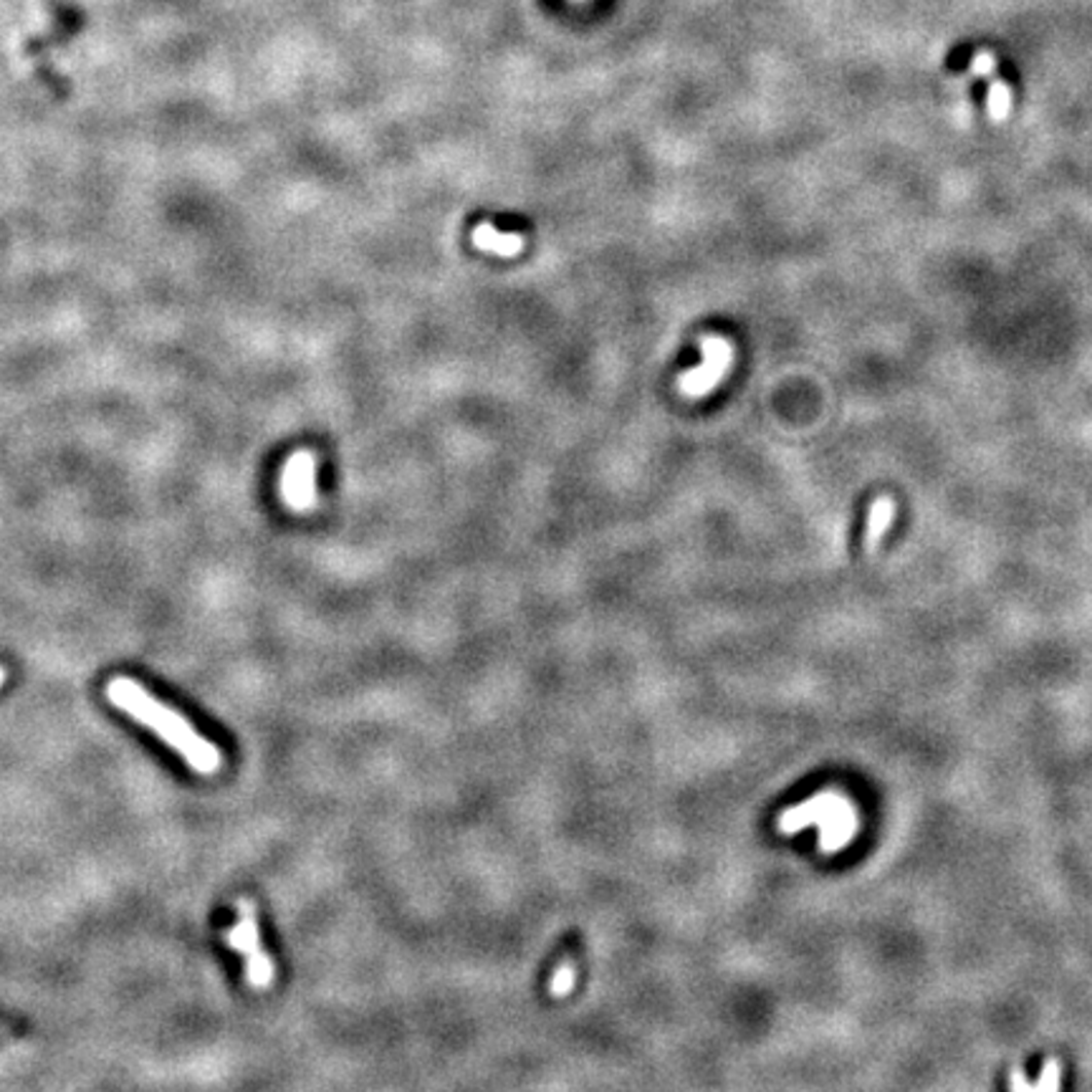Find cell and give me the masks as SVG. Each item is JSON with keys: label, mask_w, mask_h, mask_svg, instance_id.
<instances>
[{"label": "cell", "mask_w": 1092, "mask_h": 1092, "mask_svg": "<svg viewBox=\"0 0 1092 1092\" xmlns=\"http://www.w3.org/2000/svg\"><path fill=\"white\" fill-rule=\"evenodd\" d=\"M5 678H8V670H5V667L0 665V686H3V683H5Z\"/></svg>", "instance_id": "7c38bea8"}, {"label": "cell", "mask_w": 1092, "mask_h": 1092, "mask_svg": "<svg viewBox=\"0 0 1092 1092\" xmlns=\"http://www.w3.org/2000/svg\"><path fill=\"white\" fill-rule=\"evenodd\" d=\"M809 825L820 827V852L835 854L854 840L860 820L854 804L837 792L814 794L802 804L785 809L776 820L781 835H797Z\"/></svg>", "instance_id": "7a4b0ae2"}, {"label": "cell", "mask_w": 1092, "mask_h": 1092, "mask_svg": "<svg viewBox=\"0 0 1092 1092\" xmlns=\"http://www.w3.org/2000/svg\"><path fill=\"white\" fill-rule=\"evenodd\" d=\"M314 458L308 453H296L286 463L284 478H281V494L286 504L294 511H308L317 504V483H314Z\"/></svg>", "instance_id": "5b68a950"}, {"label": "cell", "mask_w": 1092, "mask_h": 1092, "mask_svg": "<svg viewBox=\"0 0 1092 1092\" xmlns=\"http://www.w3.org/2000/svg\"><path fill=\"white\" fill-rule=\"evenodd\" d=\"M700 357L698 367H693L691 372H683L678 377V390L686 397H705L714 393L716 385L721 383V377L731 369L733 362V344L724 336H703L700 341Z\"/></svg>", "instance_id": "277c9868"}, {"label": "cell", "mask_w": 1092, "mask_h": 1092, "mask_svg": "<svg viewBox=\"0 0 1092 1092\" xmlns=\"http://www.w3.org/2000/svg\"><path fill=\"white\" fill-rule=\"evenodd\" d=\"M1012 112V89L1002 79H994L989 86V114L996 121L1007 119Z\"/></svg>", "instance_id": "9c48e42d"}, {"label": "cell", "mask_w": 1092, "mask_h": 1092, "mask_svg": "<svg viewBox=\"0 0 1092 1092\" xmlns=\"http://www.w3.org/2000/svg\"><path fill=\"white\" fill-rule=\"evenodd\" d=\"M971 71H974L976 76H994L996 74V57L991 51H979L974 57V61H971Z\"/></svg>", "instance_id": "8fae6325"}, {"label": "cell", "mask_w": 1092, "mask_h": 1092, "mask_svg": "<svg viewBox=\"0 0 1092 1092\" xmlns=\"http://www.w3.org/2000/svg\"><path fill=\"white\" fill-rule=\"evenodd\" d=\"M473 243H476L481 251L496 253V256L511 258L516 253H521L523 239L518 233H499L490 223H481L473 230Z\"/></svg>", "instance_id": "8992f818"}, {"label": "cell", "mask_w": 1092, "mask_h": 1092, "mask_svg": "<svg viewBox=\"0 0 1092 1092\" xmlns=\"http://www.w3.org/2000/svg\"><path fill=\"white\" fill-rule=\"evenodd\" d=\"M575 981H577V971L572 963H561L559 969H556V974L551 976V996H556V999H561V996L570 994L572 989H575Z\"/></svg>", "instance_id": "30bf717a"}, {"label": "cell", "mask_w": 1092, "mask_h": 1092, "mask_svg": "<svg viewBox=\"0 0 1092 1092\" xmlns=\"http://www.w3.org/2000/svg\"><path fill=\"white\" fill-rule=\"evenodd\" d=\"M1060 1080H1062L1060 1064H1057L1055 1060H1047L1045 1067H1042L1040 1078H1036V1080H1022V1083L1012 1085V1088H1019V1090H1057V1088H1060Z\"/></svg>", "instance_id": "ba28073f"}, {"label": "cell", "mask_w": 1092, "mask_h": 1092, "mask_svg": "<svg viewBox=\"0 0 1092 1092\" xmlns=\"http://www.w3.org/2000/svg\"><path fill=\"white\" fill-rule=\"evenodd\" d=\"M235 925L228 929L225 941L233 948L235 953H241L246 958V981L253 989H266L274 984V961L261 946V936H258V918H256V906L251 901H239L235 906Z\"/></svg>", "instance_id": "3957f363"}, {"label": "cell", "mask_w": 1092, "mask_h": 1092, "mask_svg": "<svg viewBox=\"0 0 1092 1092\" xmlns=\"http://www.w3.org/2000/svg\"><path fill=\"white\" fill-rule=\"evenodd\" d=\"M896 518V501L890 496H880L873 506H870L868 514V529H865V544L873 551L882 537H885L887 526Z\"/></svg>", "instance_id": "52a82bcc"}, {"label": "cell", "mask_w": 1092, "mask_h": 1092, "mask_svg": "<svg viewBox=\"0 0 1092 1092\" xmlns=\"http://www.w3.org/2000/svg\"><path fill=\"white\" fill-rule=\"evenodd\" d=\"M107 698L117 705L119 711H124L126 716H132L140 724L150 726L162 741H168L182 759L190 764L192 771L197 774L213 776L215 771L223 766V754L215 747L213 741H208L206 736L195 731V726L178 714L175 708L165 705L162 700H157L145 688L140 686L132 678H112L107 683Z\"/></svg>", "instance_id": "6da1fadb"}]
</instances>
